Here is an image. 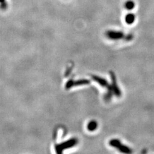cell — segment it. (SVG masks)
I'll return each instance as SVG.
<instances>
[{"label": "cell", "mask_w": 154, "mask_h": 154, "mask_svg": "<svg viewBox=\"0 0 154 154\" xmlns=\"http://www.w3.org/2000/svg\"><path fill=\"white\" fill-rule=\"evenodd\" d=\"M111 79H112V84L111 88H110L112 91V92H114V93L115 94L116 96L119 97V96H121V91H120L118 87L117 83L116 82V78L115 75L113 74V72H111Z\"/></svg>", "instance_id": "4"}, {"label": "cell", "mask_w": 154, "mask_h": 154, "mask_svg": "<svg viewBox=\"0 0 154 154\" xmlns=\"http://www.w3.org/2000/svg\"><path fill=\"white\" fill-rule=\"evenodd\" d=\"M106 35L108 38L112 40H119L126 37L122 32L116 30H109L106 33Z\"/></svg>", "instance_id": "3"}, {"label": "cell", "mask_w": 154, "mask_h": 154, "mask_svg": "<svg viewBox=\"0 0 154 154\" xmlns=\"http://www.w3.org/2000/svg\"><path fill=\"white\" fill-rule=\"evenodd\" d=\"M135 16L132 13H129L125 17V21L127 24H132L135 21Z\"/></svg>", "instance_id": "7"}, {"label": "cell", "mask_w": 154, "mask_h": 154, "mask_svg": "<svg viewBox=\"0 0 154 154\" xmlns=\"http://www.w3.org/2000/svg\"><path fill=\"white\" fill-rule=\"evenodd\" d=\"M110 144L111 146L119 149V150L120 151H121L122 152L129 154L132 152L131 149H130L129 147H128L122 144L121 143V142L118 139L111 140L110 142Z\"/></svg>", "instance_id": "2"}, {"label": "cell", "mask_w": 154, "mask_h": 154, "mask_svg": "<svg viewBox=\"0 0 154 154\" xmlns=\"http://www.w3.org/2000/svg\"><path fill=\"white\" fill-rule=\"evenodd\" d=\"M135 6V4L132 0H128L125 4V9H126L127 10H128V11H131L132 9H134Z\"/></svg>", "instance_id": "8"}, {"label": "cell", "mask_w": 154, "mask_h": 154, "mask_svg": "<svg viewBox=\"0 0 154 154\" xmlns=\"http://www.w3.org/2000/svg\"><path fill=\"white\" fill-rule=\"evenodd\" d=\"M78 142L77 139L72 138V139H70L67 140V142H65L63 143H61L60 144L55 146V150L56 152L58 154H61L63 150L65 149H69L70 147H73L75 146Z\"/></svg>", "instance_id": "1"}, {"label": "cell", "mask_w": 154, "mask_h": 154, "mask_svg": "<svg viewBox=\"0 0 154 154\" xmlns=\"http://www.w3.org/2000/svg\"><path fill=\"white\" fill-rule=\"evenodd\" d=\"M97 126H98V124H97V122L95 121H92L88 123V129L90 131H93L97 128Z\"/></svg>", "instance_id": "9"}, {"label": "cell", "mask_w": 154, "mask_h": 154, "mask_svg": "<svg viewBox=\"0 0 154 154\" xmlns=\"http://www.w3.org/2000/svg\"><path fill=\"white\" fill-rule=\"evenodd\" d=\"M1 8L3 10H5L8 8V3L6 0H0Z\"/></svg>", "instance_id": "10"}, {"label": "cell", "mask_w": 154, "mask_h": 154, "mask_svg": "<svg viewBox=\"0 0 154 154\" xmlns=\"http://www.w3.org/2000/svg\"><path fill=\"white\" fill-rule=\"evenodd\" d=\"M93 79L94 80H95V82L98 83L100 85H101L103 87H106V88H109V83L107 82L106 80H105V79L100 78L97 76H93Z\"/></svg>", "instance_id": "6"}, {"label": "cell", "mask_w": 154, "mask_h": 154, "mask_svg": "<svg viewBox=\"0 0 154 154\" xmlns=\"http://www.w3.org/2000/svg\"><path fill=\"white\" fill-rule=\"evenodd\" d=\"M89 81L88 80H79V81H69L68 82L66 83V88H71L72 86H78V85H85V84H88Z\"/></svg>", "instance_id": "5"}]
</instances>
